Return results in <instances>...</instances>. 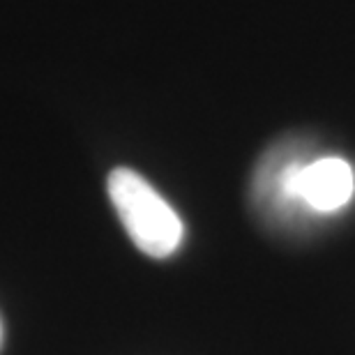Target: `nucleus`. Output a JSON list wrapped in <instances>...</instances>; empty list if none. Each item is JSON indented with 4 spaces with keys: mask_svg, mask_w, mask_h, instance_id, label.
<instances>
[{
    "mask_svg": "<svg viewBox=\"0 0 355 355\" xmlns=\"http://www.w3.org/2000/svg\"><path fill=\"white\" fill-rule=\"evenodd\" d=\"M297 194L311 215H332L355 196V168L342 157H314L297 175Z\"/></svg>",
    "mask_w": 355,
    "mask_h": 355,
    "instance_id": "obj_3",
    "label": "nucleus"
},
{
    "mask_svg": "<svg viewBox=\"0 0 355 355\" xmlns=\"http://www.w3.org/2000/svg\"><path fill=\"white\" fill-rule=\"evenodd\" d=\"M106 189L127 236L146 257L168 259L180 247L182 219L144 175L118 166L109 173Z\"/></svg>",
    "mask_w": 355,
    "mask_h": 355,
    "instance_id": "obj_1",
    "label": "nucleus"
},
{
    "mask_svg": "<svg viewBox=\"0 0 355 355\" xmlns=\"http://www.w3.org/2000/svg\"><path fill=\"white\" fill-rule=\"evenodd\" d=\"M314 159L302 139H286L268 148L252 175V205L268 224L291 226L311 212L297 194V175Z\"/></svg>",
    "mask_w": 355,
    "mask_h": 355,
    "instance_id": "obj_2",
    "label": "nucleus"
}]
</instances>
